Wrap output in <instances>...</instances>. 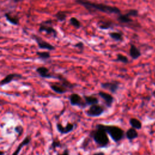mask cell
Returning <instances> with one entry per match:
<instances>
[{"instance_id": "8fae6325", "label": "cell", "mask_w": 155, "mask_h": 155, "mask_svg": "<svg viewBox=\"0 0 155 155\" xmlns=\"http://www.w3.org/2000/svg\"><path fill=\"white\" fill-rule=\"evenodd\" d=\"M53 91L58 94H63L67 91V88L62 83H55L50 85Z\"/></svg>"}, {"instance_id": "603a6c76", "label": "cell", "mask_w": 155, "mask_h": 155, "mask_svg": "<svg viewBox=\"0 0 155 155\" xmlns=\"http://www.w3.org/2000/svg\"><path fill=\"white\" fill-rule=\"evenodd\" d=\"M55 17L59 21L62 22L65 21L67 18V12L59 11L55 15Z\"/></svg>"}, {"instance_id": "d6986e66", "label": "cell", "mask_w": 155, "mask_h": 155, "mask_svg": "<svg viewBox=\"0 0 155 155\" xmlns=\"http://www.w3.org/2000/svg\"><path fill=\"white\" fill-rule=\"evenodd\" d=\"M109 36L115 41H122L123 40V34L119 31H113L109 33Z\"/></svg>"}, {"instance_id": "d6a6232c", "label": "cell", "mask_w": 155, "mask_h": 155, "mask_svg": "<svg viewBox=\"0 0 155 155\" xmlns=\"http://www.w3.org/2000/svg\"><path fill=\"white\" fill-rule=\"evenodd\" d=\"M4 152L0 151V155H4Z\"/></svg>"}, {"instance_id": "6da1fadb", "label": "cell", "mask_w": 155, "mask_h": 155, "mask_svg": "<svg viewBox=\"0 0 155 155\" xmlns=\"http://www.w3.org/2000/svg\"><path fill=\"white\" fill-rule=\"evenodd\" d=\"M76 2L83 6L89 12L99 11L108 14H120V10L114 6L108 5L104 4H97L89 0H76Z\"/></svg>"}, {"instance_id": "e0dca14e", "label": "cell", "mask_w": 155, "mask_h": 155, "mask_svg": "<svg viewBox=\"0 0 155 155\" xmlns=\"http://www.w3.org/2000/svg\"><path fill=\"white\" fill-rule=\"evenodd\" d=\"M21 76L20 74H8L0 82V85H4L7 84H8L11 81H12L14 79H15L16 78H21Z\"/></svg>"}, {"instance_id": "9c48e42d", "label": "cell", "mask_w": 155, "mask_h": 155, "mask_svg": "<svg viewBox=\"0 0 155 155\" xmlns=\"http://www.w3.org/2000/svg\"><path fill=\"white\" fill-rule=\"evenodd\" d=\"M48 22H45V23H43L42 24H41L40 25L39 27V31L41 32H45L48 35H51L52 36H53L54 37H56L57 36V31L50 25H49L48 24Z\"/></svg>"}, {"instance_id": "5bb4252c", "label": "cell", "mask_w": 155, "mask_h": 155, "mask_svg": "<svg viewBox=\"0 0 155 155\" xmlns=\"http://www.w3.org/2000/svg\"><path fill=\"white\" fill-rule=\"evenodd\" d=\"M84 100L85 101L86 106H91L94 104H97L99 103V99L94 96H84Z\"/></svg>"}, {"instance_id": "83f0119b", "label": "cell", "mask_w": 155, "mask_h": 155, "mask_svg": "<svg viewBox=\"0 0 155 155\" xmlns=\"http://www.w3.org/2000/svg\"><path fill=\"white\" fill-rule=\"evenodd\" d=\"M74 47L76 48H78L81 51H82L84 49V45L82 42H78L74 45Z\"/></svg>"}, {"instance_id": "d4e9b609", "label": "cell", "mask_w": 155, "mask_h": 155, "mask_svg": "<svg viewBox=\"0 0 155 155\" xmlns=\"http://www.w3.org/2000/svg\"><path fill=\"white\" fill-rule=\"evenodd\" d=\"M115 61L120 62L124 64H127L128 63V59L125 55H123L122 54H117L116 56V59H115Z\"/></svg>"}, {"instance_id": "4fadbf2b", "label": "cell", "mask_w": 155, "mask_h": 155, "mask_svg": "<svg viewBox=\"0 0 155 155\" xmlns=\"http://www.w3.org/2000/svg\"><path fill=\"white\" fill-rule=\"evenodd\" d=\"M125 136L129 141H132L138 137V132L136 129L131 127L127 130L125 133Z\"/></svg>"}, {"instance_id": "1f68e13d", "label": "cell", "mask_w": 155, "mask_h": 155, "mask_svg": "<svg viewBox=\"0 0 155 155\" xmlns=\"http://www.w3.org/2000/svg\"><path fill=\"white\" fill-rule=\"evenodd\" d=\"M92 155H105V153L104 152H102V151H100V152H97V153H95L94 154H93Z\"/></svg>"}, {"instance_id": "4316f807", "label": "cell", "mask_w": 155, "mask_h": 155, "mask_svg": "<svg viewBox=\"0 0 155 155\" xmlns=\"http://www.w3.org/2000/svg\"><path fill=\"white\" fill-rule=\"evenodd\" d=\"M127 13L130 16H137L138 15V10L136 9H131L129 10Z\"/></svg>"}, {"instance_id": "4dcf8cb0", "label": "cell", "mask_w": 155, "mask_h": 155, "mask_svg": "<svg viewBox=\"0 0 155 155\" xmlns=\"http://www.w3.org/2000/svg\"><path fill=\"white\" fill-rule=\"evenodd\" d=\"M57 155H70V153H69V151L68 150H65L62 153L58 154Z\"/></svg>"}, {"instance_id": "52a82bcc", "label": "cell", "mask_w": 155, "mask_h": 155, "mask_svg": "<svg viewBox=\"0 0 155 155\" xmlns=\"http://www.w3.org/2000/svg\"><path fill=\"white\" fill-rule=\"evenodd\" d=\"M98 95L104 100L107 107L110 108L111 107L114 101V97L110 94L100 91L98 92Z\"/></svg>"}, {"instance_id": "7a4b0ae2", "label": "cell", "mask_w": 155, "mask_h": 155, "mask_svg": "<svg viewBox=\"0 0 155 155\" xmlns=\"http://www.w3.org/2000/svg\"><path fill=\"white\" fill-rule=\"evenodd\" d=\"M96 126L103 129L114 142H119L124 137V131L116 125L97 124Z\"/></svg>"}, {"instance_id": "2e32d148", "label": "cell", "mask_w": 155, "mask_h": 155, "mask_svg": "<svg viewBox=\"0 0 155 155\" xmlns=\"http://www.w3.org/2000/svg\"><path fill=\"white\" fill-rule=\"evenodd\" d=\"M117 21L122 24H128L131 22L133 20L131 19V16L127 13L125 14H119L117 18Z\"/></svg>"}, {"instance_id": "ffe728a7", "label": "cell", "mask_w": 155, "mask_h": 155, "mask_svg": "<svg viewBox=\"0 0 155 155\" xmlns=\"http://www.w3.org/2000/svg\"><path fill=\"white\" fill-rule=\"evenodd\" d=\"M30 139L28 137H26L23 140V141L19 145V146H18V148H16V151L13 153L12 155H18V154H19V151H21V148H22L23 147H24L25 145H27V144L30 142Z\"/></svg>"}, {"instance_id": "3957f363", "label": "cell", "mask_w": 155, "mask_h": 155, "mask_svg": "<svg viewBox=\"0 0 155 155\" xmlns=\"http://www.w3.org/2000/svg\"><path fill=\"white\" fill-rule=\"evenodd\" d=\"M96 130L91 133L94 142L100 148H104L108 146L110 143L108 136L107 133L101 128L96 125Z\"/></svg>"}, {"instance_id": "9a60e30c", "label": "cell", "mask_w": 155, "mask_h": 155, "mask_svg": "<svg viewBox=\"0 0 155 155\" xmlns=\"http://www.w3.org/2000/svg\"><path fill=\"white\" fill-rule=\"evenodd\" d=\"M36 71L42 78H53V76L49 73L48 69L45 67H38L36 69Z\"/></svg>"}, {"instance_id": "8992f818", "label": "cell", "mask_w": 155, "mask_h": 155, "mask_svg": "<svg viewBox=\"0 0 155 155\" xmlns=\"http://www.w3.org/2000/svg\"><path fill=\"white\" fill-rule=\"evenodd\" d=\"M119 82L117 81H112L101 83V86L103 89L109 90L112 93H116L119 88Z\"/></svg>"}, {"instance_id": "f1b7e54d", "label": "cell", "mask_w": 155, "mask_h": 155, "mask_svg": "<svg viewBox=\"0 0 155 155\" xmlns=\"http://www.w3.org/2000/svg\"><path fill=\"white\" fill-rule=\"evenodd\" d=\"M51 145H52V147L54 148H55L56 147H60L61 146V143H60V142L59 141H53L52 144H51Z\"/></svg>"}, {"instance_id": "f546056e", "label": "cell", "mask_w": 155, "mask_h": 155, "mask_svg": "<svg viewBox=\"0 0 155 155\" xmlns=\"http://www.w3.org/2000/svg\"><path fill=\"white\" fill-rule=\"evenodd\" d=\"M15 131L19 133V134H21L22 131V128L21 127V126H18V127H16L15 128Z\"/></svg>"}, {"instance_id": "44dd1931", "label": "cell", "mask_w": 155, "mask_h": 155, "mask_svg": "<svg viewBox=\"0 0 155 155\" xmlns=\"http://www.w3.org/2000/svg\"><path fill=\"white\" fill-rule=\"evenodd\" d=\"M112 26V22L107 21H99L98 27L101 30H107Z\"/></svg>"}, {"instance_id": "ac0fdd59", "label": "cell", "mask_w": 155, "mask_h": 155, "mask_svg": "<svg viewBox=\"0 0 155 155\" xmlns=\"http://www.w3.org/2000/svg\"><path fill=\"white\" fill-rule=\"evenodd\" d=\"M129 124L131 126L132 128L136 129V130H140L142 127V125L141 122L134 117L130 118L129 120Z\"/></svg>"}, {"instance_id": "7c38bea8", "label": "cell", "mask_w": 155, "mask_h": 155, "mask_svg": "<svg viewBox=\"0 0 155 155\" xmlns=\"http://www.w3.org/2000/svg\"><path fill=\"white\" fill-rule=\"evenodd\" d=\"M129 54L132 59L136 60L141 56V53L139 49L134 44H131L129 50Z\"/></svg>"}, {"instance_id": "cb8c5ba5", "label": "cell", "mask_w": 155, "mask_h": 155, "mask_svg": "<svg viewBox=\"0 0 155 155\" xmlns=\"http://www.w3.org/2000/svg\"><path fill=\"white\" fill-rule=\"evenodd\" d=\"M70 24L74 28L78 29L81 27V22L76 17H71L70 19Z\"/></svg>"}, {"instance_id": "277c9868", "label": "cell", "mask_w": 155, "mask_h": 155, "mask_svg": "<svg viewBox=\"0 0 155 155\" xmlns=\"http://www.w3.org/2000/svg\"><path fill=\"white\" fill-rule=\"evenodd\" d=\"M105 111V108L103 106L97 104L90 106L89 108L85 111V114L91 117H99L101 116Z\"/></svg>"}, {"instance_id": "484cf974", "label": "cell", "mask_w": 155, "mask_h": 155, "mask_svg": "<svg viewBox=\"0 0 155 155\" xmlns=\"http://www.w3.org/2000/svg\"><path fill=\"white\" fill-rule=\"evenodd\" d=\"M37 54L38 57L43 60L47 59L50 57V54L49 52L47 51H42V52H38Z\"/></svg>"}, {"instance_id": "7402d4cb", "label": "cell", "mask_w": 155, "mask_h": 155, "mask_svg": "<svg viewBox=\"0 0 155 155\" xmlns=\"http://www.w3.org/2000/svg\"><path fill=\"white\" fill-rule=\"evenodd\" d=\"M5 16L6 19L9 22H10L11 24H14V25L18 24V23H19V19L17 17L13 16H12L11 15L8 14V13L5 14Z\"/></svg>"}, {"instance_id": "ba28073f", "label": "cell", "mask_w": 155, "mask_h": 155, "mask_svg": "<svg viewBox=\"0 0 155 155\" xmlns=\"http://www.w3.org/2000/svg\"><path fill=\"white\" fill-rule=\"evenodd\" d=\"M56 128L58 131L62 134H66L72 131L74 128V124L67 123L65 127H63L61 124H57Z\"/></svg>"}, {"instance_id": "30bf717a", "label": "cell", "mask_w": 155, "mask_h": 155, "mask_svg": "<svg viewBox=\"0 0 155 155\" xmlns=\"http://www.w3.org/2000/svg\"><path fill=\"white\" fill-rule=\"evenodd\" d=\"M34 39L37 42L39 48L42 49H46L48 50H53L54 49V47L42 39L41 38L37 36H34Z\"/></svg>"}, {"instance_id": "5b68a950", "label": "cell", "mask_w": 155, "mask_h": 155, "mask_svg": "<svg viewBox=\"0 0 155 155\" xmlns=\"http://www.w3.org/2000/svg\"><path fill=\"white\" fill-rule=\"evenodd\" d=\"M70 104L72 106H77L78 107L84 108L86 107V105L84 100L82 98V97L77 93H72L70 95L69 97Z\"/></svg>"}]
</instances>
